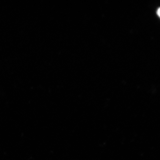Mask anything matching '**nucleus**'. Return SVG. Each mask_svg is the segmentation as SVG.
<instances>
[{"label":"nucleus","instance_id":"nucleus-1","mask_svg":"<svg viewBox=\"0 0 160 160\" xmlns=\"http://www.w3.org/2000/svg\"><path fill=\"white\" fill-rule=\"evenodd\" d=\"M157 15L158 16H160V9H159L157 11Z\"/></svg>","mask_w":160,"mask_h":160}]
</instances>
